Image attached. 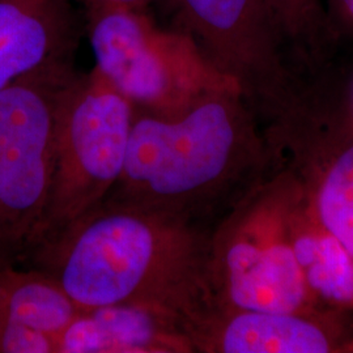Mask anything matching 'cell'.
I'll return each mask as SVG.
<instances>
[{"label": "cell", "mask_w": 353, "mask_h": 353, "mask_svg": "<svg viewBox=\"0 0 353 353\" xmlns=\"http://www.w3.org/2000/svg\"><path fill=\"white\" fill-rule=\"evenodd\" d=\"M210 243L194 225L101 204L29 254L81 309L138 303L186 326L214 303Z\"/></svg>", "instance_id": "cell-1"}, {"label": "cell", "mask_w": 353, "mask_h": 353, "mask_svg": "<svg viewBox=\"0 0 353 353\" xmlns=\"http://www.w3.org/2000/svg\"><path fill=\"white\" fill-rule=\"evenodd\" d=\"M241 94L214 92L174 118L137 112L122 174L102 204L195 227L249 163L252 134Z\"/></svg>", "instance_id": "cell-2"}, {"label": "cell", "mask_w": 353, "mask_h": 353, "mask_svg": "<svg viewBox=\"0 0 353 353\" xmlns=\"http://www.w3.org/2000/svg\"><path fill=\"white\" fill-rule=\"evenodd\" d=\"M88 33L94 68L137 112L174 118L211 93L241 90L189 33L160 29L138 8L88 4Z\"/></svg>", "instance_id": "cell-3"}, {"label": "cell", "mask_w": 353, "mask_h": 353, "mask_svg": "<svg viewBox=\"0 0 353 353\" xmlns=\"http://www.w3.org/2000/svg\"><path fill=\"white\" fill-rule=\"evenodd\" d=\"M72 64L19 77L0 89V267L24 265L45 224L57 117Z\"/></svg>", "instance_id": "cell-4"}, {"label": "cell", "mask_w": 353, "mask_h": 353, "mask_svg": "<svg viewBox=\"0 0 353 353\" xmlns=\"http://www.w3.org/2000/svg\"><path fill=\"white\" fill-rule=\"evenodd\" d=\"M135 113L96 68L76 74L58 110L50 198L36 248L106 199L122 174Z\"/></svg>", "instance_id": "cell-5"}, {"label": "cell", "mask_w": 353, "mask_h": 353, "mask_svg": "<svg viewBox=\"0 0 353 353\" xmlns=\"http://www.w3.org/2000/svg\"><path fill=\"white\" fill-rule=\"evenodd\" d=\"M216 303L271 313H297L307 287L290 243L278 242L261 210L242 207L210 243Z\"/></svg>", "instance_id": "cell-6"}, {"label": "cell", "mask_w": 353, "mask_h": 353, "mask_svg": "<svg viewBox=\"0 0 353 353\" xmlns=\"http://www.w3.org/2000/svg\"><path fill=\"white\" fill-rule=\"evenodd\" d=\"M203 54L240 87L265 88L285 41L265 0H172Z\"/></svg>", "instance_id": "cell-7"}, {"label": "cell", "mask_w": 353, "mask_h": 353, "mask_svg": "<svg viewBox=\"0 0 353 353\" xmlns=\"http://www.w3.org/2000/svg\"><path fill=\"white\" fill-rule=\"evenodd\" d=\"M194 352L185 322L138 303L83 309L58 339V353Z\"/></svg>", "instance_id": "cell-8"}, {"label": "cell", "mask_w": 353, "mask_h": 353, "mask_svg": "<svg viewBox=\"0 0 353 353\" xmlns=\"http://www.w3.org/2000/svg\"><path fill=\"white\" fill-rule=\"evenodd\" d=\"M76 46L71 0H0V89L41 68L72 64Z\"/></svg>", "instance_id": "cell-9"}, {"label": "cell", "mask_w": 353, "mask_h": 353, "mask_svg": "<svg viewBox=\"0 0 353 353\" xmlns=\"http://www.w3.org/2000/svg\"><path fill=\"white\" fill-rule=\"evenodd\" d=\"M194 351L326 353L327 335L297 313L243 310L214 303L188 327Z\"/></svg>", "instance_id": "cell-10"}, {"label": "cell", "mask_w": 353, "mask_h": 353, "mask_svg": "<svg viewBox=\"0 0 353 353\" xmlns=\"http://www.w3.org/2000/svg\"><path fill=\"white\" fill-rule=\"evenodd\" d=\"M81 310L46 272L28 265L0 267V323L41 331L58 341Z\"/></svg>", "instance_id": "cell-11"}, {"label": "cell", "mask_w": 353, "mask_h": 353, "mask_svg": "<svg viewBox=\"0 0 353 353\" xmlns=\"http://www.w3.org/2000/svg\"><path fill=\"white\" fill-rule=\"evenodd\" d=\"M290 248L307 290L341 306H353V255L323 229L299 234Z\"/></svg>", "instance_id": "cell-12"}, {"label": "cell", "mask_w": 353, "mask_h": 353, "mask_svg": "<svg viewBox=\"0 0 353 353\" xmlns=\"http://www.w3.org/2000/svg\"><path fill=\"white\" fill-rule=\"evenodd\" d=\"M316 212L321 229L353 255V145L328 169L318 194Z\"/></svg>", "instance_id": "cell-13"}, {"label": "cell", "mask_w": 353, "mask_h": 353, "mask_svg": "<svg viewBox=\"0 0 353 353\" xmlns=\"http://www.w3.org/2000/svg\"><path fill=\"white\" fill-rule=\"evenodd\" d=\"M285 41L313 45L322 34L319 0H265Z\"/></svg>", "instance_id": "cell-14"}, {"label": "cell", "mask_w": 353, "mask_h": 353, "mask_svg": "<svg viewBox=\"0 0 353 353\" xmlns=\"http://www.w3.org/2000/svg\"><path fill=\"white\" fill-rule=\"evenodd\" d=\"M88 4L93 6H122V7H132L139 8L148 0H87Z\"/></svg>", "instance_id": "cell-15"}, {"label": "cell", "mask_w": 353, "mask_h": 353, "mask_svg": "<svg viewBox=\"0 0 353 353\" xmlns=\"http://www.w3.org/2000/svg\"><path fill=\"white\" fill-rule=\"evenodd\" d=\"M338 3L341 6V11L353 21V0H338Z\"/></svg>", "instance_id": "cell-16"}]
</instances>
